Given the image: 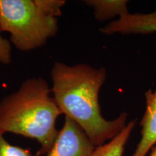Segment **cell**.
I'll list each match as a JSON object with an SVG mask.
<instances>
[{
    "instance_id": "cell-2",
    "label": "cell",
    "mask_w": 156,
    "mask_h": 156,
    "mask_svg": "<svg viewBox=\"0 0 156 156\" xmlns=\"http://www.w3.org/2000/svg\"><path fill=\"white\" fill-rule=\"evenodd\" d=\"M51 93L46 80L31 77L0 101V132L36 140V156L49 153L58 133L56 122L62 114Z\"/></svg>"
},
{
    "instance_id": "cell-1",
    "label": "cell",
    "mask_w": 156,
    "mask_h": 156,
    "mask_svg": "<svg viewBox=\"0 0 156 156\" xmlns=\"http://www.w3.org/2000/svg\"><path fill=\"white\" fill-rule=\"evenodd\" d=\"M51 77V91L62 114L80 126L95 147L112 140L126 127L127 113L112 120L101 114L99 93L107 77L104 67L56 62Z\"/></svg>"
},
{
    "instance_id": "cell-9",
    "label": "cell",
    "mask_w": 156,
    "mask_h": 156,
    "mask_svg": "<svg viewBox=\"0 0 156 156\" xmlns=\"http://www.w3.org/2000/svg\"><path fill=\"white\" fill-rule=\"evenodd\" d=\"M0 156H35L29 149L11 145L0 132Z\"/></svg>"
},
{
    "instance_id": "cell-5",
    "label": "cell",
    "mask_w": 156,
    "mask_h": 156,
    "mask_svg": "<svg viewBox=\"0 0 156 156\" xmlns=\"http://www.w3.org/2000/svg\"><path fill=\"white\" fill-rule=\"evenodd\" d=\"M101 33L114 34H150L156 33V10L141 14L129 13L125 16L112 21L100 29Z\"/></svg>"
},
{
    "instance_id": "cell-7",
    "label": "cell",
    "mask_w": 156,
    "mask_h": 156,
    "mask_svg": "<svg viewBox=\"0 0 156 156\" xmlns=\"http://www.w3.org/2000/svg\"><path fill=\"white\" fill-rule=\"evenodd\" d=\"M85 3L93 9L95 19L105 21L118 17L125 16L129 13V1L126 0H86Z\"/></svg>"
},
{
    "instance_id": "cell-6",
    "label": "cell",
    "mask_w": 156,
    "mask_h": 156,
    "mask_svg": "<svg viewBox=\"0 0 156 156\" xmlns=\"http://www.w3.org/2000/svg\"><path fill=\"white\" fill-rule=\"evenodd\" d=\"M146 108L142 116L141 140L132 156H147L156 144V88L145 94Z\"/></svg>"
},
{
    "instance_id": "cell-10",
    "label": "cell",
    "mask_w": 156,
    "mask_h": 156,
    "mask_svg": "<svg viewBox=\"0 0 156 156\" xmlns=\"http://www.w3.org/2000/svg\"><path fill=\"white\" fill-rule=\"evenodd\" d=\"M0 30V64H9L12 62V47L9 40L3 38Z\"/></svg>"
},
{
    "instance_id": "cell-4",
    "label": "cell",
    "mask_w": 156,
    "mask_h": 156,
    "mask_svg": "<svg viewBox=\"0 0 156 156\" xmlns=\"http://www.w3.org/2000/svg\"><path fill=\"white\" fill-rule=\"evenodd\" d=\"M95 148L80 126L65 117L64 125L46 156H92Z\"/></svg>"
},
{
    "instance_id": "cell-8",
    "label": "cell",
    "mask_w": 156,
    "mask_h": 156,
    "mask_svg": "<svg viewBox=\"0 0 156 156\" xmlns=\"http://www.w3.org/2000/svg\"><path fill=\"white\" fill-rule=\"evenodd\" d=\"M136 125V120L127 123L126 127L112 140L95 147L92 156H123L124 149Z\"/></svg>"
},
{
    "instance_id": "cell-11",
    "label": "cell",
    "mask_w": 156,
    "mask_h": 156,
    "mask_svg": "<svg viewBox=\"0 0 156 156\" xmlns=\"http://www.w3.org/2000/svg\"><path fill=\"white\" fill-rule=\"evenodd\" d=\"M151 156H156V146L153 147V149L151 150Z\"/></svg>"
},
{
    "instance_id": "cell-3",
    "label": "cell",
    "mask_w": 156,
    "mask_h": 156,
    "mask_svg": "<svg viewBox=\"0 0 156 156\" xmlns=\"http://www.w3.org/2000/svg\"><path fill=\"white\" fill-rule=\"evenodd\" d=\"M65 0H0V30L22 51L41 48L56 35Z\"/></svg>"
}]
</instances>
